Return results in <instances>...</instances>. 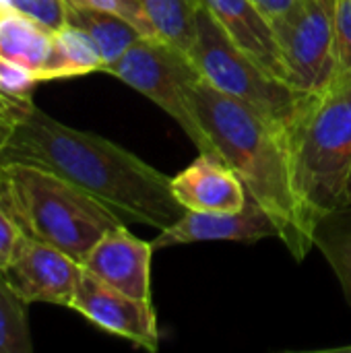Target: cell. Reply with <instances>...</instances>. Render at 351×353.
Wrapping results in <instances>:
<instances>
[{
	"mask_svg": "<svg viewBox=\"0 0 351 353\" xmlns=\"http://www.w3.org/2000/svg\"><path fill=\"white\" fill-rule=\"evenodd\" d=\"M333 52L337 72H351V0H333Z\"/></svg>",
	"mask_w": 351,
	"mask_h": 353,
	"instance_id": "cell-20",
	"label": "cell"
},
{
	"mask_svg": "<svg viewBox=\"0 0 351 353\" xmlns=\"http://www.w3.org/2000/svg\"><path fill=\"white\" fill-rule=\"evenodd\" d=\"M33 108H35L33 101L25 103V101H17L0 93V128L10 130L12 126L21 124L31 114Z\"/></svg>",
	"mask_w": 351,
	"mask_h": 353,
	"instance_id": "cell-25",
	"label": "cell"
},
{
	"mask_svg": "<svg viewBox=\"0 0 351 353\" xmlns=\"http://www.w3.org/2000/svg\"><path fill=\"white\" fill-rule=\"evenodd\" d=\"M351 205V172H350V180H348V190H345V207Z\"/></svg>",
	"mask_w": 351,
	"mask_h": 353,
	"instance_id": "cell-27",
	"label": "cell"
},
{
	"mask_svg": "<svg viewBox=\"0 0 351 353\" xmlns=\"http://www.w3.org/2000/svg\"><path fill=\"white\" fill-rule=\"evenodd\" d=\"M0 203L31 240L83 265L91 248L122 225L112 209L58 174L21 161L0 163Z\"/></svg>",
	"mask_w": 351,
	"mask_h": 353,
	"instance_id": "cell-4",
	"label": "cell"
},
{
	"mask_svg": "<svg viewBox=\"0 0 351 353\" xmlns=\"http://www.w3.org/2000/svg\"><path fill=\"white\" fill-rule=\"evenodd\" d=\"M188 56L219 93L244 103L273 130L285 137L308 91L271 77L248 58L223 33L205 4L199 12L197 41Z\"/></svg>",
	"mask_w": 351,
	"mask_h": 353,
	"instance_id": "cell-5",
	"label": "cell"
},
{
	"mask_svg": "<svg viewBox=\"0 0 351 353\" xmlns=\"http://www.w3.org/2000/svg\"><path fill=\"white\" fill-rule=\"evenodd\" d=\"M37 83H39V77L33 70L0 56V93L2 95L17 99V101L31 103Z\"/></svg>",
	"mask_w": 351,
	"mask_h": 353,
	"instance_id": "cell-19",
	"label": "cell"
},
{
	"mask_svg": "<svg viewBox=\"0 0 351 353\" xmlns=\"http://www.w3.org/2000/svg\"><path fill=\"white\" fill-rule=\"evenodd\" d=\"M194 110L217 155L240 176L248 196L277 223L279 240L304 261L317 242L298 203L283 137L244 103L219 93L205 77L194 89Z\"/></svg>",
	"mask_w": 351,
	"mask_h": 353,
	"instance_id": "cell-2",
	"label": "cell"
},
{
	"mask_svg": "<svg viewBox=\"0 0 351 353\" xmlns=\"http://www.w3.org/2000/svg\"><path fill=\"white\" fill-rule=\"evenodd\" d=\"M290 172L306 223L317 232L329 215L345 209L351 172V72H337L306 93L285 137Z\"/></svg>",
	"mask_w": 351,
	"mask_h": 353,
	"instance_id": "cell-3",
	"label": "cell"
},
{
	"mask_svg": "<svg viewBox=\"0 0 351 353\" xmlns=\"http://www.w3.org/2000/svg\"><path fill=\"white\" fill-rule=\"evenodd\" d=\"M27 236L14 221V217L8 213V209L0 203V273L10 265L17 250L21 248L23 240Z\"/></svg>",
	"mask_w": 351,
	"mask_h": 353,
	"instance_id": "cell-23",
	"label": "cell"
},
{
	"mask_svg": "<svg viewBox=\"0 0 351 353\" xmlns=\"http://www.w3.org/2000/svg\"><path fill=\"white\" fill-rule=\"evenodd\" d=\"M66 23L83 29L97 43L106 66L116 62L130 46L145 35L118 14L66 2Z\"/></svg>",
	"mask_w": 351,
	"mask_h": 353,
	"instance_id": "cell-16",
	"label": "cell"
},
{
	"mask_svg": "<svg viewBox=\"0 0 351 353\" xmlns=\"http://www.w3.org/2000/svg\"><path fill=\"white\" fill-rule=\"evenodd\" d=\"M263 238H279L273 217L250 196L244 209L234 213H201L186 211L176 223L159 232L151 242L153 250L194 244V242H244L252 244Z\"/></svg>",
	"mask_w": 351,
	"mask_h": 353,
	"instance_id": "cell-10",
	"label": "cell"
},
{
	"mask_svg": "<svg viewBox=\"0 0 351 353\" xmlns=\"http://www.w3.org/2000/svg\"><path fill=\"white\" fill-rule=\"evenodd\" d=\"M101 72L120 79L159 105L188 134L199 153L217 155L194 110V89L203 74L186 52L161 39L143 37Z\"/></svg>",
	"mask_w": 351,
	"mask_h": 353,
	"instance_id": "cell-6",
	"label": "cell"
},
{
	"mask_svg": "<svg viewBox=\"0 0 351 353\" xmlns=\"http://www.w3.org/2000/svg\"><path fill=\"white\" fill-rule=\"evenodd\" d=\"M0 4L17 8L50 31L66 25V0H0Z\"/></svg>",
	"mask_w": 351,
	"mask_h": 353,
	"instance_id": "cell-21",
	"label": "cell"
},
{
	"mask_svg": "<svg viewBox=\"0 0 351 353\" xmlns=\"http://www.w3.org/2000/svg\"><path fill=\"white\" fill-rule=\"evenodd\" d=\"M54 31L12 6L0 4V56L27 66L37 77L52 52Z\"/></svg>",
	"mask_w": 351,
	"mask_h": 353,
	"instance_id": "cell-14",
	"label": "cell"
},
{
	"mask_svg": "<svg viewBox=\"0 0 351 353\" xmlns=\"http://www.w3.org/2000/svg\"><path fill=\"white\" fill-rule=\"evenodd\" d=\"M10 161L58 174L122 221L161 232L186 213L172 192V178L110 139L70 128L37 108L6 132L0 163Z\"/></svg>",
	"mask_w": 351,
	"mask_h": 353,
	"instance_id": "cell-1",
	"label": "cell"
},
{
	"mask_svg": "<svg viewBox=\"0 0 351 353\" xmlns=\"http://www.w3.org/2000/svg\"><path fill=\"white\" fill-rule=\"evenodd\" d=\"M27 304L0 273V353H31Z\"/></svg>",
	"mask_w": 351,
	"mask_h": 353,
	"instance_id": "cell-18",
	"label": "cell"
},
{
	"mask_svg": "<svg viewBox=\"0 0 351 353\" xmlns=\"http://www.w3.org/2000/svg\"><path fill=\"white\" fill-rule=\"evenodd\" d=\"M172 192L186 211L234 213L244 209L248 192L240 176L219 157H199L172 178Z\"/></svg>",
	"mask_w": 351,
	"mask_h": 353,
	"instance_id": "cell-12",
	"label": "cell"
},
{
	"mask_svg": "<svg viewBox=\"0 0 351 353\" xmlns=\"http://www.w3.org/2000/svg\"><path fill=\"white\" fill-rule=\"evenodd\" d=\"M281 50L288 83L314 93L337 74L333 52V0H300L271 21Z\"/></svg>",
	"mask_w": 351,
	"mask_h": 353,
	"instance_id": "cell-7",
	"label": "cell"
},
{
	"mask_svg": "<svg viewBox=\"0 0 351 353\" xmlns=\"http://www.w3.org/2000/svg\"><path fill=\"white\" fill-rule=\"evenodd\" d=\"M153 244L137 238L126 230V225H118L108 232L87 254L83 261V269L108 283L110 288L137 298L141 302L153 304L151 294V259Z\"/></svg>",
	"mask_w": 351,
	"mask_h": 353,
	"instance_id": "cell-11",
	"label": "cell"
},
{
	"mask_svg": "<svg viewBox=\"0 0 351 353\" xmlns=\"http://www.w3.org/2000/svg\"><path fill=\"white\" fill-rule=\"evenodd\" d=\"M6 128H0V149H2V143H4V139H6Z\"/></svg>",
	"mask_w": 351,
	"mask_h": 353,
	"instance_id": "cell-29",
	"label": "cell"
},
{
	"mask_svg": "<svg viewBox=\"0 0 351 353\" xmlns=\"http://www.w3.org/2000/svg\"><path fill=\"white\" fill-rule=\"evenodd\" d=\"M70 4H79V6H87V8H97V10H106L112 14L122 17L124 21H128L130 25H134L145 37H155L151 23L147 21L143 6L139 0H66ZM157 39V37H155Z\"/></svg>",
	"mask_w": 351,
	"mask_h": 353,
	"instance_id": "cell-22",
	"label": "cell"
},
{
	"mask_svg": "<svg viewBox=\"0 0 351 353\" xmlns=\"http://www.w3.org/2000/svg\"><path fill=\"white\" fill-rule=\"evenodd\" d=\"M2 275L25 304L43 302L70 308L83 265L60 248L25 238Z\"/></svg>",
	"mask_w": 351,
	"mask_h": 353,
	"instance_id": "cell-8",
	"label": "cell"
},
{
	"mask_svg": "<svg viewBox=\"0 0 351 353\" xmlns=\"http://www.w3.org/2000/svg\"><path fill=\"white\" fill-rule=\"evenodd\" d=\"M223 33L271 77L288 83L271 19L252 0H203Z\"/></svg>",
	"mask_w": 351,
	"mask_h": 353,
	"instance_id": "cell-13",
	"label": "cell"
},
{
	"mask_svg": "<svg viewBox=\"0 0 351 353\" xmlns=\"http://www.w3.org/2000/svg\"><path fill=\"white\" fill-rule=\"evenodd\" d=\"M325 252L343 285L348 302L351 304V234L341 244H337L335 248H327Z\"/></svg>",
	"mask_w": 351,
	"mask_h": 353,
	"instance_id": "cell-24",
	"label": "cell"
},
{
	"mask_svg": "<svg viewBox=\"0 0 351 353\" xmlns=\"http://www.w3.org/2000/svg\"><path fill=\"white\" fill-rule=\"evenodd\" d=\"M329 353H351V345H343V347H333Z\"/></svg>",
	"mask_w": 351,
	"mask_h": 353,
	"instance_id": "cell-28",
	"label": "cell"
},
{
	"mask_svg": "<svg viewBox=\"0 0 351 353\" xmlns=\"http://www.w3.org/2000/svg\"><path fill=\"white\" fill-rule=\"evenodd\" d=\"M70 308L99 329L122 337L147 352H157L159 347V331L153 304L141 302L110 288L108 283L89 275L85 269Z\"/></svg>",
	"mask_w": 351,
	"mask_h": 353,
	"instance_id": "cell-9",
	"label": "cell"
},
{
	"mask_svg": "<svg viewBox=\"0 0 351 353\" xmlns=\"http://www.w3.org/2000/svg\"><path fill=\"white\" fill-rule=\"evenodd\" d=\"M106 66L97 43L74 25H64L54 31L50 58L39 72V81L83 77L91 72H101Z\"/></svg>",
	"mask_w": 351,
	"mask_h": 353,
	"instance_id": "cell-15",
	"label": "cell"
},
{
	"mask_svg": "<svg viewBox=\"0 0 351 353\" xmlns=\"http://www.w3.org/2000/svg\"><path fill=\"white\" fill-rule=\"evenodd\" d=\"M157 39L190 54L203 0H139Z\"/></svg>",
	"mask_w": 351,
	"mask_h": 353,
	"instance_id": "cell-17",
	"label": "cell"
},
{
	"mask_svg": "<svg viewBox=\"0 0 351 353\" xmlns=\"http://www.w3.org/2000/svg\"><path fill=\"white\" fill-rule=\"evenodd\" d=\"M271 21L279 19L281 14H285L288 10H292L300 0H252Z\"/></svg>",
	"mask_w": 351,
	"mask_h": 353,
	"instance_id": "cell-26",
	"label": "cell"
}]
</instances>
